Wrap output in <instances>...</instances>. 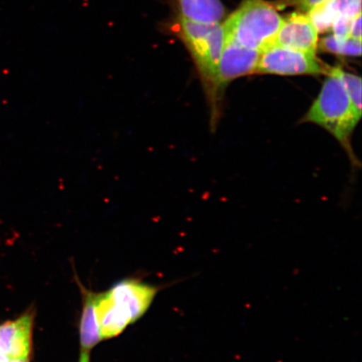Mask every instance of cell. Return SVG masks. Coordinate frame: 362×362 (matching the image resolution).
<instances>
[{
  "label": "cell",
  "mask_w": 362,
  "mask_h": 362,
  "mask_svg": "<svg viewBox=\"0 0 362 362\" xmlns=\"http://www.w3.org/2000/svg\"><path fill=\"white\" fill-rule=\"evenodd\" d=\"M360 120L361 117L353 107L339 78L337 66L329 68L318 97L303 121L327 129L353 158L351 137Z\"/></svg>",
  "instance_id": "obj_1"
},
{
  "label": "cell",
  "mask_w": 362,
  "mask_h": 362,
  "mask_svg": "<svg viewBox=\"0 0 362 362\" xmlns=\"http://www.w3.org/2000/svg\"><path fill=\"white\" fill-rule=\"evenodd\" d=\"M284 18L264 0H244L223 25L225 40L262 52L275 43Z\"/></svg>",
  "instance_id": "obj_2"
},
{
  "label": "cell",
  "mask_w": 362,
  "mask_h": 362,
  "mask_svg": "<svg viewBox=\"0 0 362 362\" xmlns=\"http://www.w3.org/2000/svg\"><path fill=\"white\" fill-rule=\"evenodd\" d=\"M180 35L201 75L204 89L214 106L217 66L225 42L223 24L202 23L181 17Z\"/></svg>",
  "instance_id": "obj_3"
},
{
  "label": "cell",
  "mask_w": 362,
  "mask_h": 362,
  "mask_svg": "<svg viewBox=\"0 0 362 362\" xmlns=\"http://www.w3.org/2000/svg\"><path fill=\"white\" fill-rule=\"evenodd\" d=\"M325 66L314 53L272 45L260 53L256 74L280 76L327 74Z\"/></svg>",
  "instance_id": "obj_4"
},
{
  "label": "cell",
  "mask_w": 362,
  "mask_h": 362,
  "mask_svg": "<svg viewBox=\"0 0 362 362\" xmlns=\"http://www.w3.org/2000/svg\"><path fill=\"white\" fill-rule=\"evenodd\" d=\"M260 52L243 47L233 40H225L217 66L214 87V111L221 93L230 81L255 74Z\"/></svg>",
  "instance_id": "obj_5"
},
{
  "label": "cell",
  "mask_w": 362,
  "mask_h": 362,
  "mask_svg": "<svg viewBox=\"0 0 362 362\" xmlns=\"http://www.w3.org/2000/svg\"><path fill=\"white\" fill-rule=\"evenodd\" d=\"M35 311L26 310L17 318L0 324V351L10 360L29 361L33 356Z\"/></svg>",
  "instance_id": "obj_6"
},
{
  "label": "cell",
  "mask_w": 362,
  "mask_h": 362,
  "mask_svg": "<svg viewBox=\"0 0 362 362\" xmlns=\"http://www.w3.org/2000/svg\"><path fill=\"white\" fill-rule=\"evenodd\" d=\"M158 288L136 279H125L110 289L113 300L129 315L131 323H134L146 313Z\"/></svg>",
  "instance_id": "obj_7"
},
{
  "label": "cell",
  "mask_w": 362,
  "mask_h": 362,
  "mask_svg": "<svg viewBox=\"0 0 362 362\" xmlns=\"http://www.w3.org/2000/svg\"><path fill=\"white\" fill-rule=\"evenodd\" d=\"M318 31L308 15L293 13L284 21L276 37V45L296 51L315 54Z\"/></svg>",
  "instance_id": "obj_8"
},
{
  "label": "cell",
  "mask_w": 362,
  "mask_h": 362,
  "mask_svg": "<svg viewBox=\"0 0 362 362\" xmlns=\"http://www.w3.org/2000/svg\"><path fill=\"white\" fill-rule=\"evenodd\" d=\"M96 312L103 339L119 336L132 324L129 315L113 300L110 291L97 293Z\"/></svg>",
  "instance_id": "obj_9"
},
{
  "label": "cell",
  "mask_w": 362,
  "mask_h": 362,
  "mask_svg": "<svg viewBox=\"0 0 362 362\" xmlns=\"http://www.w3.org/2000/svg\"><path fill=\"white\" fill-rule=\"evenodd\" d=\"M83 296V311L80 320L81 351L90 352L103 341L99 329L97 312V293L81 288Z\"/></svg>",
  "instance_id": "obj_10"
},
{
  "label": "cell",
  "mask_w": 362,
  "mask_h": 362,
  "mask_svg": "<svg viewBox=\"0 0 362 362\" xmlns=\"http://www.w3.org/2000/svg\"><path fill=\"white\" fill-rule=\"evenodd\" d=\"M181 17L202 23H220L225 8L220 0H179Z\"/></svg>",
  "instance_id": "obj_11"
},
{
  "label": "cell",
  "mask_w": 362,
  "mask_h": 362,
  "mask_svg": "<svg viewBox=\"0 0 362 362\" xmlns=\"http://www.w3.org/2000/svg\"><path fill=\"white\" fill-rule=\"evenodd\" d=\"M321 48L336 55L346 57H360L361 54V40L347 37L338 38L330 35L322 40Z\"/></svg>",
  "instance_id": "obj_12"
},
{
  "label": "cell",
  "mask_w": 362,
  "mask_h": 362,
  "mask_svg": "<svg viewBox=\"0 0 362 362\" xmlns=\"http://www.w3.org/2000/svg\"><path fill=\"white\" fill-rule=\"evenodd\" d=\"M338 15L334 0H328L308 12V16L310 17L318 33H327L332 30L333 22Z\"/></svg>",
  "instance_id": "obj_13"
},
{
  "label": "cell",
  "mask_w": 362,
  "mask_h": 362,
  "mask_svg": "<svg viewBox=\"0 0 362 362\" xmlns=\"http://www.w3.org/2000/svg\"><path fill=\"white\" fill-rule=\"evenodd\" d=\"M337 69L353 107L357 115L361 117V79L360 76L344 71L339 66H337Z\"/></svg>",
  "instance_id": "obj_14"
},
{
  "label": "cell",
  "mask_w": 362,
  "mask_h": 362,
  "mask_svg": "<svg viewBox=\"0 0 362 362\" xmlns=\"http://www.w3.org/2000/svg\"><path fill=\"white\" fill-rule=\"evenodd\" d=\"M355 17L344 15L338 16L334 19L332 27L334 33L333 35H336L338 38L350 37L351 23Z\"/></svg>",
  "instance_id": "obj_15"
},
{
  "label": "cell",
  "mask_w": 362,
  "mask_h": 362,
  "mask_svg": "<svg viewBox=\"0 0 362 362\" xmlns=\"http://www.w3.org/2000/svg\"><path fill=\"white\" fill-rule=\"evenodd\" d=\"M339 15L355 17L361 13V0H334Z\"/></svg>",
  "instance_id": "obj_16"
},
{
  "label": "cell",
  "mask_w": 362,
  "mask_h": 362,
  "mask_svg": "<svg viewBox=\"0 0 362 362\" xmlns=\"http://www.w3.org/2000/svg\"><path fill=\"white\" fill-rule=\"evenodd\" d=\"M328 0H286L285 6H296L301 11L309 12L320 4L327 2Z\"/></svg>",
  "instance_id": "obj_17"
},
{
  "label": "cell",
  "mask_w": 362,
  "mask_h": 362,
  "mask_svg": "<svg viewBox=\"0 0 362 362\" xmlns=\"http://www.w3.org/2000/svg\"><path fill=\"white\" fill-rule=\"evenodd\" d=\"M350 37L361 40V13L356 16L351 23Z\"/></svg>",
  "instance_id": "obj_18"
},
{
  "label": "cell",
  "mask_w": 362,
  "mask_h": 362,
  "mask_svg": "<svg viewBox=\"0 0 362 362\" xmlns=\"http://www.w3.org/2000/svg\"><path fill=\"white\" fill-rule=\"evenodd\" d=\"M78 362H90V352L81 351Z\"/></svg>",
  "instance_id": "obj_19"
},
{
  "label": "cell",
  "mask_w": 362,
  "mask_h": 362,
  "mask_svg": "<svg viewBox=\"0 0 362 362\" xmlns=\"http://www.w3.org/2000/svg\"><path fill=\"white\" fill-rule=\"evenodd\" d=\"M8 360L6 358V356H4L1 351H0V362H6Z\"/></svg>",
  "instance_id": "obj_20"
},
{
  "label": "cell",
  "mask_w": 362,
  "mask_h": 362,
  "mask_svg": "<svg viewBox=\"0 0 362 362\" xmlns=\"http://www.w3.org/2000/svg\"><path fill=\"white\" fill-rule=\"evenodd\" d=\"M6 362H30L29 361H21V360H10Z\"/></svg>",
  "instance_id": "obj_21"
}]
</instances>
